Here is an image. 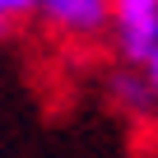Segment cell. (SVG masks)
I'll return each mask as SVG.
<instances>
[{
    "label": "cell",
    "mask_w": 158,
    "mask_h": 158,
    "mask_svg": "<svg viewBox=\"0 0 158 158\" xmlns=\"http://www.w3.org/2000/svg\"><path fill=\"white\" fill-rule=\"evenodd\" d=\"M51 23L70 28V33H93L107 23V0H37Z\"/></svg>",
    "instance_id": "2"
},
{
    "label": "cell",
    "mask_w": 158,
    "mask_h": 158,
    "mask_svg": "<svg viewBox=\"0 0 158 158\" xmlns=\"http://www.w3.org/2000/svg\"><path fill=\"white\" fill-rule=\"evenodd\" d=\"M149 79H153V89H158V47H153V56H149Z\"/></svg>",
    "instance_id": "4"
},
{
    "label": "cell",
    "mask_w": 158,
    "mask_h": 158,
    "mask_svg": "<svg viewBox=\"0 0 158 158\" xmlns=\"http://www.w3.org/2000/svg\"><path fill=\"white\" fill-rule=\"evenodd\" d=\"M37 0H0V19H10V14H23V10H33Z\"/></svg>",
    "instance_id": "3"
},
{
    "label": "cell",
    "mask_w": 158,
    "mask_h": 158,
    "mask_svg": "<svg viewBox=\"0 0 158 158\" xmlns=\"http://www.w3.org/2000/svg\"><path fill=\"white\" fill-rule=\"evenodd\" d=\"M0 28H5V19H0Z\"/></svg>",
    "instance_id": "5"
},
{
    "label": "cell",
    "mask_w": 158,
    "mask_h": 158,
    "mask_svg": "<svg viewBox=\"0 0 158 158\" xmlns=\"http://www.w3.org/2000/svg\"><path fill=\"white\" fill-rule=\"evenodd\" d=\"M116 23L126 56H153L158 47V0H116Z\"/></svg>",
    "instance_id": "1"
}]
</instances>
